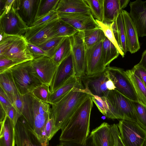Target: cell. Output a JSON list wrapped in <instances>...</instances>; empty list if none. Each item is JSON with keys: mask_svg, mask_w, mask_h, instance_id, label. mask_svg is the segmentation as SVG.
Segmentation results:
<instances>
[{"mask_svg": "<svg viewBox=\"0 0 146 146\" xmlns=\"http://www.w3.org/2000/svg\"><path fill=\"white\" fill-rule=\"evenodd\" d=\"M0 146H15V126L7 116L0 122Z\"/></svg>", "mask_w": 146, "mask_h": 146, "instance_id": "cb8c5ba5", "label": "cell"}, {"mask_svg": "<svg viewBox=\"0 0 146 146\" xmlns=\"http://www.w3.org/2000/svg\"><path fill=\"white\" fill-rule=\"evenodd\" d=\"M71 52L70 37H65L60 44L52 59L58 65L71 54Z\"/></svg>", "mask_w": 146, "mask_h": 146, "instance_id": "4dcf8cb0", "label": "cell"}, {"mask_svg": "<svg viewBox=\"0 0 146 146\" xmlns=\"http://www.w3.org/2000/svg\"><path fill=\"white\" fill-rule=\"evenodd\" d=\"M55 134L53 119L52 117H49L45 126L44 136L47 140L49 141Z\"/></svg>", "mask_w": 146, "mask_h": 146, "instance_id": "60d3db41", "label": "cell"}, {"mask_svg": "<svg viewBox=\"0 0 146 146\" xmlns=\"http://www.w3.org/2000/svg\"><path fill=\"white\" fill-rule=\"evenodd\" d=\"M106 69L116 89L131 100L139 102L132 84L123 69L110 65Z\"/></svg>", "mask_w": 146, "mask_h": 146, "instance_id": "7c38bea8", "label": "cell"}, {"mask_svg": "<svg viewBox=\"0 0 146 146\" xmlns=\"http://www.w3.org/2000/svg\"><path fill=\"white\" fill-rule=\"evenodd\" d=\"M55 11L58 13H91L84 0H60Z\"/></svg>", "mask_w": 146, "mask_h": 146, "instance_id": "603a6c76", "label": "cell"}, {"mask_svg": "<svg viewBox=\"0 0 146 146\" xmlns=\"http://www.w3.org/2000/svg\"><path fill=\"white\" fill-rule=\"evenodd\" d=\"M131 70L146 87V70L138 64L135 65Z\"/></svg>", "mask_w": 146, "mask_h": 146, "instance_id": "b9f144b4", "label": "cell"}, {"mask_svg": "<svg viewBox=\"0 0 146 146\" xmlns=\"http://www.w3.org/2000/svg\"><path fill=\"white\" fill-rule=\"evenodd\" d=\"M7 115L6 112L3 108L0 105V122L3 121L6 118Z\"/></svg>", "mask_w": 146, "mask_h": 146, "instance_id": "816d5d0a", "label": "cell"}, {"mask_svg": "<svg viewBox=\"0 0 146 146\" xmlns=\"http://www.w3.org/2000/svg\"><path fill=\"white\" fill-rule=\"evenodd\" d=\"M28 27L14 7L13 4L8 12L0 16V29L6 35L23 36Z\"/></svg>", "mask_w": 146, "mask_h": 146, "instance_id": "8fae6325", "label": "cell"}, {"mask_svg": "<svg viewBox=\"0 0 146 146\" xmlns=\"http://www.w3.org/2000/svg\"><path fill=\"white\" fill-rule=\"evenodd\" d=\"M121 12L124 24L127 50L131 54L134 53L140 48L137 29L129 13L123 9Z\"/></svg>", "mask_w": 146, "mask_h": 146, "instance_id": "ffe728a7", "label": "cell"}, {"mask_svg": "<svg viewBox=\"0 0 146 146\" xmlns=\"http://www.w3.org/2000/svg\"><path fill=\"white\" fill-rule=\"evenodd\" d=\"M23 108L22 114L33 129L39 139L43 141L44 129L51 115L50 104L36 98L31 93L22 95Z\"/></svg>", "mask_w": 146, "mask_h": 146, "instance_id": "3957f363", "label": "cell"}, {"mask_svg": "<svg viewBox=\"0 0 146 146\" xmlns=\"http://www.w3.org/2000/svg\"><path fill=\"white\" fill-rule=\"evenodd\" d=\"M59 18L58 13L55 11H53L36 20L29 27H34Z\"/></svg>", "mask_w": 146, "mask_h": 146, "instance_id": "f35d334b", "label": "cell"}, {"mask_svg": "<svg viewBox=\"0 0 146 146\" xmlns=\"http://www.w3.org/2000/svg\"><path fill=\"white\" fill-rule=\"evenodd\" d=\"M27 46L29 50L33 55L34 58L42 56H46V52L38 46L28 42Z\"/></svg>", "mask_w": 146, "mask_h": 146, "instance_id": "ee69618b", "label": "cell"}, {"mask_svg": "<svg viewBox=\"0 0 146 146\" xmlns=\"http://www.w3.org/2000/svg\"><path fill=\"white\" fill-rule=\"evenodd\" d=\"M75 76L76 73L71 53L58 65L50 87L51 92H54L70 78Z\"/></svg>", "mask_w": 146, "mask_h": 146, "instance_id": "e0dca14e", "label": "cell"}, {"mask_svg": "<svg viewBox=\"0 0 146 146\" xmlns=\"http://www.w3.org/2000/svg\"><path fill=\"white\" fill-rule=\"evenodd\" d=\"M60 143L62 146H88L87 141L82 144L67 142H61Z\"/></svg>", "mask_w": 146, "mask_h": 146, "instance_id": "681fc988", "label": "cell"}, {"mask_svg": "<svg viewBox=\"0 0 146 146\" xmlns=\"http://www.w3.org/2000/svg\"><path fill=\"white\" fill-rule=\"evenodd\" d=\"M40 0H15L13 6L29 27L36 20Z\"/></svg>", "mask_w": 146, "mask_h": 146, "instance_id": "d6986e66", "label": "cell"}, {"mask_svg": "<svg viewBox=\"0 0 146 146\" xmlns=\"http://www.w3.org/2000/svg\"><path fill=\"white\" fill-rule=\"evenodd\" d=\"M91 14L95 19L103 22L104 19V0H84Z\"/></svg>", "mask_w": 146, "mask_h": 146, "instance_id": "1f68e13d", "label": "cell"}, {"mask_svg": "<svg viewBox=\"0 0 146 146\" xmlns=\"http://www.w3.org/2000/svg\"><path fill=\"white\" fill-rule=\"evenodd\" d=\"M0 87L3 90L13 104L19 91L10 69L0 74Z\"/></svg>", "mask_w": 146, "mask_h": 146, "instance_id": "d4e9b609", "label": "cell"}, {"mask_svg": "<svg viewBox=\"0 0 146 146\" xmlns=\"http://www.w3.org/2000/svg\"><path fill=\"white\" fill-rule=\"evenodd\" d=\"M69 37L76 76L80 78L86 75V48L84 41L83 31H78Z\"/></svg>", "mask_w": 146, "mask_h": 146, "instance_id": "ba28073f", "label": "cell"}, {"mask_svg": "<svg viewBox=\"0 0 146 146\" xmlns=\"http://www.w3.org/2000/svg\"><path fill=\"white\" fill-rule=\"evenodd\" d=\"M0 104L6 112L8 109L13 105L10 99L2 88L0 87Z\"/></svg>", "mask_w": 146, "mask_h": 146, "instance_id": "7bdbcfd3", "label": "cell"}, {"mask_svg": "<svg viewBox=\"0 0 146 146\" xmlns=\"http://www.w3.org/2000/svg\"><path fill=\"white\" fill-rule=\"evenodd\" d=\"M14 1L15 0H0V16L10 10Z\"/></svg>", "mask_w": 146, "mask_h": 146, "instance_id": "bcb514c9", "label": "cell"}, {"mask_svg": "<svg viewBox=\"0 0 146 146\" xmlns=\"http://www.w3.org/2000/svg\"><path fill=\"white\" fill-rule=\"evenodd\" d=\"M143 146H146V140H145Z\"/></svg>", "mask_w": 146, "mask_h": 146, "instance_id": "f5cc1de1", "label": "cell"}, {"mask_svg": "<svg viewBox=\"0 0 146 146\" xmlns=\"http://www.w3.org/2000/svg\"><path fill=\"white\" fill-rule=\"evenodd\" d=\"M138 64L146 70V50L143 53L141 60Z\"/></svg>", "mask_w": 146, "mask_h": 146, "instance_id": "f907efd6", "label": "cell"}, {"mask_svg": "<svg viewBox=\"0 0 146 146\" xmlns=\"http://www.w3.org/2000/svg\"><path fill=\"white\" fill-rule=\"evenodd\" d=\"M125 72L132 84L139 102L146 106V87L131 69L127 70Z\"/></svg>", "mask_w": 146, "mask_h": 146, "instance_id": "83f0119b", "label": "cell"}, {"mask_svg": "<svg viewBox=\"0 0 146 146\" xmlns=\"http://www.w3.org/2000/svg\"><path fill=\"white\" fill-rule=\"evenodd\" d=\"M137 123L144 129H146V106L139 102L133 101Z\"/></svg>", "mask_w": 146, "mask_h": 146, "instance_id": "74e56055", "label": "cell"}, {"mask_svg": "<svg viewBox=\"0 0 146 146\" xmlns=\"http://www.w3.org/2000/svg\"><path fill=\"white\" fill-rule=\"evenodd\" d=\"M96 21L99 27L104 32L106 37L115 45L118 51L119 54L122 57H124L125 54L121 50L115 39L112 27V23L108 24L96 20Z\"/></svg>", "mask_w": 146, "mask_h": 146, "instance_id": "d590c367", "label": "cell"}, {"mask_svg": "<svg viewBox=\"0 0 146 146\" xmlns=\"http://www.w3.org/2000/svg\"><path fill=\"white\" fill-rule=\"evenodd\" d=\"M129 6V15L135 26L138 36H146V1L131 2Z\"/></svg>", "mask_w": 146, "mask_h": 146, "instance_id": "ac0fdd59", "label": "cell"}, {"mask_svg": "<svg viewBox=\"0 0 146 146\" xmlns=\"http://www.w3.org/2000/svg\"><path fill=\"white\" fill-rule=\"evenodd\" d=\"M31 64L37 77L41 83L50 87L58 65L52 58L45 56L34 58L31 61Z\"/></svg>", "mask_w": 146, "mask_h": 146, "instance_id": "5bb4252c", "label": "cell"}, {"mask_svg": "<svg viewBox=\"0 0 146 146\" xmlns=\"http://www.w3.org/2000/svg\"><path fill=\"white\" fill-rule=\"evenodd\" d=\"M91 98L80 106L61 129L59 138L61 142L82 144L87 141L90 132V116L93 105Z\"/></svg>", "mask_w": 146, "mask_h": 146, "instance_id": "7a4b0ae2", "label": "cell"}, {"mask_svg": "<svg viewBox=\"0 0 146 146\" xmlns=\"http://www.w3.org/2000/svg\"><path fill=\"white\" fill-rule=\"evenodd\" d=\"M89 137L91 146H113V138L110 125L104 122L91 132Z\"/></svg>", "mask_w": 146, "mask_h": 146, "instance_id": "44dd1931", "label": "cell"}, {"mask_svg": "<svg viewBox=\"0 0 146 146\" xmlns=\"http://www.w3.org/2000/svg\"><path fill=\"white\" fill-rule=\"evenodd\" d=\"M83 31L84 41L86 48H89L100 42L103 41L106 37L99 27Z\"/></svg>", "mask_w": 146, "mask_h": 146, "instance_id": "f1b7e54d", "label": "cell"}, {"mask_svg": "<svg viewBox=\"0 0 146 146\" xmlns=\"http://www.w3.org/2000/svg\"><path fill=\"white\" fill-rule=\"evenodd\" d=\"M0 55H3L19 64L32 60L34 58L22 35H8L4 36L0 41Z\"/></svg>", "mask_w": 146, "mask_h": 146, "instance_id": "277c9868", "label": "cell"}, {"mask_svg": "<svg viewBox=\"0 0 146 146\" xmlns=\"http://www.w3.org/2000/svg\"><path fill=\"white\" fill-rule=\"evenodd\" d=\"M58 19L34 27H29L23 36L28 43L36 46L41 44L54 37Z\"/></svg>", "mask_w": 146, "mask_h": 146, "instance_id": "30bf717a", "label": "cell"}, {"mask_svg": "<svg viewBox=\"0 0 146 146\" xmlns=\"http://www.w3.org/2000/svg\"><path fill=\"white\" fill-rule=\"evenodd\" d=\"M103 41L86 48V75L91 76L104 71L106 68L102 54Z\"/></svg>", "mask_w": 146, "mask_h": 146, "instance_id": "9a60e30c", "label": "cell"}, {"mask_svg": "<svg viewBox=\"0 0 146 146\" xmlns=\"http://www.w3.org/2000/svg\"><path fill=\"white\" fill-rule=\"evenodd\" d=\"M129 1L128 0H104L103 22L109 24L114 21Z\"/></svg>", "mask_w": 146, "mask_h": 146, "instance_id": "7402d4cb", "label": "cell"}, {"mask_svg": "<svg viewBox=\"0 0 146 146\" xmlns=\"http://www.w3.org/2000/svg\"><path fill=\"white\" fill-rule=\"evenodd\" d=\"M13 106L21 115H22L23 108V102L22 95L18 92L17 94Z\"/></svg>", "mask_w": 146, "mask_h": 146, "instance_id": "7dc6e473", "label": "cell"}, {"mask_svg": "<svg viewBox=\"0 0 146 146\" xmlns=\"http://www.w3.org/2000/svg\"><path fill=\"white\" fill-rule=\"evenodd\" d=\"M18 64H19L17 62L7 57L0 55V74L10 69Z\"/></svg>", "mask_w": 146, "mask_h": 146, "instance_id": "ab89813d", "label": "cell"}, {"mask_svg": "<svg viewBox=\"0 0 146 146\" xmlns=\"http://www.w3.org/2000/svg\"><path fill=\"white\" fill-rule=\"evenodd\" d=\"M38 99L49 104V99L51 93L50 86L42 84L35 88L31 92Z\"/></svg>", "mask_w": 146, "mask_h": 146, "instance_id": "8d00e7d4", "label": "cell"}, {"mask_svg": "<svg viewBox=\"0 0 146 146\" xmlns=\"http://www.w3.org/2000/svg\"><path fill=\"white\" fill-rule=\"evenodd\" d=\"M102 54L104 64L106 67L117 58L119 53L115 45L106 37L103 41Z\"/></svg>", "mask_w": 146, "mask_h": 146, "instance_id": "f546056e", "label": "cell"}, {"mask_svg": "<svg viewBox=\"0 0 146 146\" xmlns=\"http://www.w3.org/2000/svg\"><path fill=\"white\" fill-rule=\"evenodd\" d=\"M106 97L119 113L121 119L130 120L137 123L133 101L116 89L110 91Z\"/></svg>", "mask_w": 146, "mask_h": 146, "instance_id": "9c48e42d", "label": "cell"}, {"mask_svg": "<svg viewBox=\"0 0 146 146\" xmlns=\"http://www.w3.org/2000/svg\"><path fill=\"white\" fill-rule=\"evenodd\" d=\"M118 127L125 146H143L146 140V131L137 123L121 119Z\"/></svg>", "mask_w": 146, "mask_h": 146, "instance_id": "8992f818", "label": "cell"}, {"mask_svg": "<svg viewBox=\"0 0 146 146\" xmlns=\"http://www.w3.org/2000/svg\"><path fill=\"white\" fill-rule=\"evenodd\" d=\"M80 80V78L76 76L71 77L56 90L51 93L49 104L52 105L58 102L76 86Z\"/></svg>", "mask_w": 146, "mask_h": 146, "instance_id": "484cf974", "label": "cell"}, {"mask_svg": "<svg viewBox=\"0 0 146 146\" xmlns=\"http://www.w3.org/2000/svg\"><path fill=\"white\" fill-rule=\"evenodd\" d=\"M78 31L68 23L59 19L56 25L54 37H70Z\"/></svg>", "mask_w": 146, "mask_h": 146, "instance_id": "836d02e7", "label": "cell"}, {"mask_svg": "<svg viewBox=\"0 0 146 146\" xmlns=\"http://www.w3.org/2000/svg\"><path fill=\"white\" fill-rule=\"evenodd\" d=\"M145 130H146V129H145Z\"/></svg>", "mask_w": 146, "mask_h": 146, "instance_id": "11a10c76", "label": "cell"}, {"mask_svg": "<svg viewBox=\"0 0 146 146\" xmlns=\"http://www.w3.org/2000/svg\"><path fill=\"white\" fill-rule=\"evenodd\" d=\"M93 96L85 89L80 80L77 85L56 103L51 105V115L56 133L68 121L80 106Z\"/></svg>", "mask_w": 146, "mask_h": 146, "instance_id": "6da1fadb", "label": "cell"}, {"mask_svg": "<svg viewBox=\"0 0 146 146\" xmlns=\"http://www.w3.org/2000/svg\"><path fill=\"white\" fill-rule=\"evenodd\" d=\"M112 135L113 138V146H125L119 132H114L113 133Z\"/></svg>", "mask_w": 146, "mask_h": 146, "instance_id": "c3c4849f", "label": "cell"}, {"mask_svg": "<svg viewBox=\"0 0 146 146\" xmlns=\"http://www.w3.org/2000/svg\"><path fill=\"white\" fill-rule=\"evenodd\" d=\"M86 91L92 96H106L110 91L107 87V82L110 79L108 71L91 75H86L80 78Z\"/></svg>", "mask_w": 146, "mask_h": 146, "instance_id": "4fadbf2b", "label": "cell"}, {"mask_svg": "<svg viewBox=\"0 0 146 146\" xmlns=\"http://www.w3.org/2000/svg\"><path fill=\"white\" fill-rule=\"evenodd\" d=\"M6 113L7 116L12 121L15 126L19 118L21 115L13 105L8 109Z\"/></svg>", "mask_w": 146, "mask_h": 146, "instance_id": "f6af8a7d", "label": "cell"}, {"mask_svg": "<svg viewBox=\"0 0 146 146\" xmlns=\"http://www.w3.org/2000/svg\"><path fill=\"white\" fill-rule=\"evenodd\" d=\"M59 19L68 23L78 31L99 27L91 13H58Z\"/></svg>", "mask_w": 146, "mask_h": 146, "instance_id": "2e32d148", "label": "cell"}, {"mask_svg": "<svg viewBox=\"0 0 146 146\" xmlns=\"http://www.w3.org/2000/svg\"><path fill=\"white\" fill-rule=\"evenodd\" d=\"M65 37H54L36 46L46 52V56L52 58L60 44Z\"/></svg>", "mask_w": 146, "mask_h": 146, "instance_id": "d6a6232c", "label": "cell"}, {"mask_svg": "<svg viewBox=\"0 0 146 146\" xmlns=\"http://www.w3.org/2000/svg\"><path fill=\"white\" fill-rule=\"evenodd\" d=\"M31 61L19 64L10 69L17 90L22 95L31 93L42 84L34 71Z\"/></svg>", "mask_w": 146, "mask_h": 146, "instance_id": "5b68a950", "label": "cell"}, {"mask_svg": "<svg viewBox=\"0 0 146 146\" xmlns=\"http://www.w3.org/2000/svg\"><path fill=\"white\" fill-rule=\"evenodd\" d=\"M112 23V27L115 39L121 50L125 54L128 50L121 12L119 14L115 21Z\"/></svg>", "mask_w": 146, "mask_h": 146, "instance_id": "4316f807", "label": "cell"}, {"mask_svg": "<svg viewBox=\"0 0 146 146\" xmlns=\"http://www.w3.org/2000/svg\"><path fill=\"white\" fill-rule=\"evenodd\" d=\"M57 146H62V145L60 143V145H58Z\"/></svg>", "mask_w": 146, "mask_h": 146, "instance_id": "db71d44e", "label": "cell"}, {"mask_svg": "<svg viewBox=\"0 0 146 146\" xmlns=\"http://www.w3.org/2000/svg\"><path fill=\"white\" fill-rule=\"evenodd\" d=\"M59 1L60 0H40L36 20L52 11H55Z\"/></svg>", "mask_w": 146, "mask_h": 146, "instance_id": "e575fe53", "label": "cell"}, {"mask_svg": "<svg viewBox=\"0 0 146 146\" xmlns=\"http://www.w3.org/2000/svg\"><path fill=\"white\" fill-rule=\"evenodd\" d=\"M15 135L17 146H48L49 141L46 139L40 140L22 115L15 126Z\"/></svg>", "mask_w": 146, "mask_h": 146, "instance_id": "52a82bcc", "label": "cell"}]
</instances>
